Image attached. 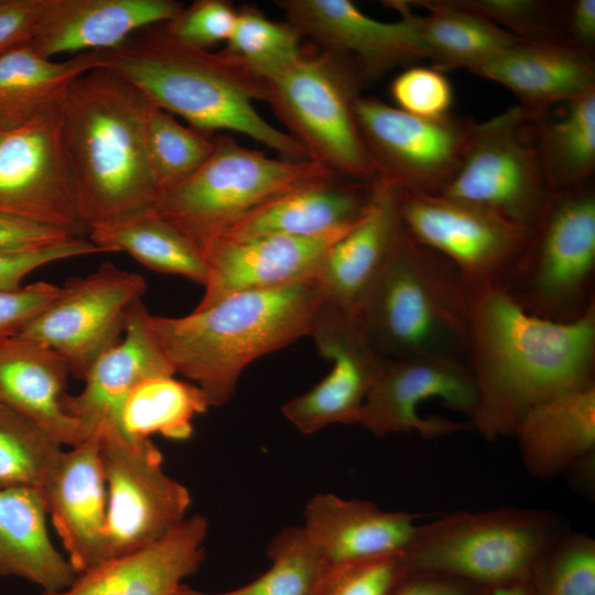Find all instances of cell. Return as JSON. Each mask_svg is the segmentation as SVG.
<instances>
[{"label": "cell", "mask_w": 595, "mask_h": 595, "mask_svg": "<svg viewBox=\"0 0 595 595\" xmlns=\"http://www.w3.org/2000/svg\"><path fill=\"white\" fill-rule=\"evenodd\" d=\"M467 364L472 430L486 441L513 435L534 405L595 386V304L563 323L527 313L501 288L474 290Z\"/></svg>", "instance_id": "6da1fadb"}, {"label": "cell", "mask_w": 595, "mask_h": 595, "mask_svg": "<svg viewBox=\"0 0 595 595\" xmlns=\"http://www.w3.org/2000/svg\"><path fill=\"white\" fill-rule=\"evenodd\" d=\"M153 105L127 79L101 66L75 79L60 99L61 140L89 231L156 210L162 193L144 140Z\"/></svg>", "instance_id": "7a4b0ae2"}, {"label": "cell", "mask_w": 595, "mask_h": 595, "mask_svg": "<svg viewBox=\"0 0 595 595\" xmlns=\"http://www.w3.org/2000/svg\"><path fill=\"white\" fill-rule=\"evenodd\" d=\"M99 66L120 75L154 105L201 132H238L283 159L309 160L298 140L256 110L253 101H264L261 76L223 51L213 53L175 40L163 23L99 52Z\"/></svg>", "instance_id": "3957f363"}, {"label": "cell", "mask_w": 595, "mask_h": 595, "mask_svg": "<svg viewBox=\"0 0 595 595\" xmlns=\"http://www.w3.org/2000/svg\"><path fill=\"white\" fill-rule=\"evenodd\" d=\"M324 301L315 275L235 293L181 317L150 313L149 324L175 375L192 380L217 408L232 399L252 361L309 336Z\"/></svg>", "instance_id": "277c9868"}, {"label": "cell", "mask_w": 595, "mask_h": 595, "mask_svg": "<svg viewBox=\"0 0 595 595\" xmlns=\"http://www.w3.org/2000/svg\"><path fill=\"white\" fill-rule=\"evenodd\" d=\"M473 291L452 262L401 223L355 314L385 358L441 356L467 364Z\"/></svg>", "instance_id": "5b68a950"}, {"label": "cell", "mask_w": 595, "mask_h": 595, "mask_svg": "<svg viewBox=\"0 0 595 595\" xmlns=\"http://www.w3.org/2000/svg\"><path fill=\"white\" fill-rule=\"evenodd\" d=\"M567 530L558 513L545 509L458 510L418 524L402 554L411 570L496 588L527 582Z\"/></svg>", "instance_id": "8992f818"}, {"label": "cell", "mask_w": 595, "mask_h": 595, "mask_svg": "<svg viewBox=\"0 0 595 595\" xmlns=\"http://www.w3.org/2000/svg\"><path fill=\"white\" fill-rule=\"evenodd\" d=\"M364 85L337 55L302 53L264 79V102L306 151L335 175L376 182L378 173L361 137L355 106Z\"/></svg>", "instance_id": "52a82bcc"}, {"label": "cell", "mask_w": 595, "mask_h": 595, "mask_svg": "<svg viewBox=\"0 0 595 595\" xmlns=\"http://www.w3.org/2000/svg\"><path fill=\"white\" fill-rule=\"evenodd\" d=\"M595 187L553 192L501 289L523 311L572 322L595 304Z\"/></svg>", "instance_id": "ba28073f"}, {"label": "cell", "mask_w": 595, "mask_h": 595, "mask_svg": "<svg viewBox=\"0 0 595 595\" xmlns=\"http://www.w3.org/2000/svg\"><path fill=\"white\" fill-rule=\"evenodd\" d=\"M331 176L314 161L269 158L220 134L198 170L162 194L156 213L202 249L269 199Z\"/></svg>", "instance_id": "9c48e42d"}, {"label": "cell", "mask_w": 595, "mask_h": 595, "mask_svg": "<svg viewBox=\"0 0 595 595\" xmlns=\"http://www.w3.org/2000/svg\"><path fill=\"white\" fill-rule=\"evenodd\" d=\"M439 195L532 230L551 195L537 151L534 111L517 105L476 122L459 169Z\"/></svg>", "instance_id": "30bf717a"}, {"label": "cell", "mask_w": 595, "mask_h": 595, "mask_svg": "<svg viewBox=\"0 0 595 595\" xmlns=\"http://www.w3.org/2000/svg\"><path fill=\"white\" fill-rule=\"evenodd\" d=\"M378 180L401 191L439 195L456 174L476 121L454 116L421 118L360 96L355 106Z\"/></svg>", "instance_id": "8fae6325"}, {"label": "cell", "mask_w": 595, "mask_h": 595, "mask_svg": "<svg viewBox=\"0 0 595 595\" xmlns=\"http://www.w3.org/2000/svg\"><path fill=\"white\" fill-rule=\"evenodd\" d=\"M99 435L107 487L108 560L171 532L185 520L192 499L188 489L165 473L162 453L150 439Z\"/></svg>", "instance_id": "7c38bea8"}, {"label": "cell", "mask_w": 595, "mask_h": 595, "mask_svg": "<svg viewBox=\"0 0 595 595\" xmlns=\"http://www.w3.org/2000/svg\"><path fill=\"white\" fill-rule=\"evenodd\" d=\"M399 213L408 232L458 270L473 290L501 288L531 230L482 206L400 190Z\"/></svg>", "instance_id": "4fadbf2b"}, {"label": "cell", "mask_w": 595, "mask_h": 595, "mask_svg": "<svg viewBox=\"0 0 595 595\" xmlns=\"http://www.w3.org/2000/svg\"><path fill=\"white\" fill-rule=\"evenodd\" d=\"M147 291L136 272L102 263L73 278L58 296L18 336L39 342L66 363L71 376L84 380L95 361L123 336L128 316Z\"/></svg>", "instance_id": "5bb4252c"}, {"label": "cell", "mask_w": 595, "mask_h": 595, "mask_svg": "<svg viewBox=\"0 0 595 595\" xmlns=\"http://www.w3.org/2000/svg\"><path fill=\"white\" fill-rule=\"evenodd\" d=\"M57 104L23 126L0 129V213L88 238L61 140Z\"/></svg>", "instance_id": "9a60e30c"}, {"label": "cell", "mask_w": 595, "mask_h": 595, "mask_svg": "<svg viewBox=\"0 0 595 595\" xmlns=\"http://www.w3.org/2000/svg\"><path fill=\"white\" fill-rule=\"evenodd\" d=\"M429 399H439L443 405L469 420L477 404L469 366L441 356L385 358L358 424L378 437L416 432L424 439H434L472 430L468 421L421 416L418 405Z\"/></svg>", "instance_id": "2e32d148"}, {"label": "cell", "mask_w": 595, "mask_h": 595, "mask_svg": "<svg viewBox=\"0 0 595 595\" xmlns=\"http://www.w3.org/2000/svg\"><path fill=\"white\" fill-rule=\"evenodd\" d=\"M329 372L282 407L285 419L309 435L333 424H358L370 388L385 360L354 312L324 301L310 331Z\"/></svg>", "instance_id": "e0dca14e"}, {"label": "cell", "mask_w": 595, "mask_h": 595, "mask_svg": "<svg viewBox=\"0 0 595 595\" xmlns=\"http://www.w3.org/2000/svg\"><path fill=\"white\" fill-rule=\"evenodd\" d=\"M302 35L343 58L364 86L397 66L424 58L415 14L407 1H388L400 13L394 22L372 19L349 0H278Z\"/></svg>", "instance_id": "ac0fdd59"}, {"label": "cell", "mask_w": 595, "mask_h": 595, "mask_svg": "<svg viewBox=\"0 0 595 595\" xmlns=\"http://www.w3.org/2000/svg\"><path fill=\"white\" fill-rule=\"evenodd\" d=\"M345 232L317 238L269 235L210 240L202 248L208 277L195 310L235 293L279 288L317 275L329 248Z\"/></svg>", "instance_id": "d6986e66"}, {"label": "cell", "mask_w": 595, "mask_h": 595, "mask_svg": "<svg viewBox=\"0 0 595 595\" xmlns=\"http://www.w3.org/2000/svg\"><path fill=\"white\" fill-rule=\"evenodd\" d=\"M100 435L64 450L40 491L66 558L79 573L106 560L107 487Z\"/></svg>", "instance_id": "ffe728a7"}, {"label": "cell", "mask_w": 595, "mask_h": 595, "mask_svg": "<svg viewBox=\"0 0 595 595\" xmlns=\"http://www.w3.org/2000/svg\"><path fill=\"white\" fill-rule=\"evenodd\" d=\"M143 300L128 316L121 339L105 351L84 378L77 394L66 393L65 411L91 435L119 434V420L130 392L144 379L175 376L149 324Z\"/></svg>", "instance_id": "44dd1931"}, {"label": "cell", "mask_w": 595, "mask_h": 595, "mask_svg": "<svg viewBox=\"0 0 595 595\" xmlns=\"http://www.w3.org/2000/svg\"><path fill=\"white\" fill-rule=\"evenodd\" d=\"M207 532L205 517H186L156 541L79 572L63 591L41 595H176L205 560Z\"/></svg>", "instance_id": "7402d4cb"}, {"label": "cell", "mask_w": 595, "mask_h": 595, "mask_svg": "<svg viewBox=\"0 0 595 595\" xmlns=\"http://www.w3.org/2000/svg\"><path fill=\"white\" fill-rule=\"evenodd\" d=\"M183 8L174 0H45L28 44L46 58L107 51Z\"/></svg>", "instance_id": "603a6c76"}, {"label": "cell", "mask_w": 595, "mask_h": 595, "mask_svg": "<svg viewBox=\"0 0 595 595\" xmlns=\"http://www.w3.org/2000/svg\"><path fill=\"white\" fill-rule=\"evenodd\" d=\"M375 187L376 182L338 176L314 181L269 199L217 238L240 240L269 235L317 238L343 234L369 209Z\"/></svg>", "instance_id": "cb8c5ba5"}, {"label": "cell", "mask_w": 595, "mask_h": 595, "mask_svg": "<svg viewBox=\"0 0 595 595\" xmlns=\"http://www.w3.org/2000/svg\"><path fill=\"white\" fill-rule=\"evenodd\" d=\"M303 516L302 528L327 567L402 553L418 527L413 513L334 494L314 495Z\"/></svg>", "instance_id": "d4e9b609"}, {"label": "cell", "mask_w": 595, "mask_h": 595, "mask_svg": "<svg viewBox=\"0 0 595 595\" xmlns=\"http://www.w3.org/2000/svg\"><path fill=\"white\" fill-rule=\"evenodd\" d=\"M69 377L64 359L39 342L15 336L0 344V404L73 447L90 435L64 409Z\"/></svg>", "instance_id": "484cf974"}, {"label": "cell", "mask_w": 595, "mask_h": 595, "mask_svg": "<svg viewBox=\"0 0 595 595\" xmlns=\"http://www.w3.org/2000/svg\"><path fill=\"white\" fill-rule=\"evenodd\" d=\"M399 196L398 187L377 180L369 209L329 248L316 275L326 302L355 313L401 226Z\"/></svg>", "instance_id": "4316f807"}, {"label": "cell", "mask_w": 595, "mask_h": 595, "mask_svg": "<svg viewBox=\"0 0 595 595\" xmlns=\"http://www.w3.org/2000/svg\"><path fill=\"white\" fill-rule=\"evenodd\" d=\"M513 436L524 468L540 480L553 479L589 459L595 451V386L534 405Z\"/></svg>", "instance_id": "83f0119b"}, {"label": "cell", "mask_w": 595, "mask_h": 595, "mask_svg": "<svg viewBox=\"0 0 595 595\" xmlns=\"http://www.w3.org/2000/svg\"><path fill=\"white\" fill-rule=\"evenodd\" d=\"M472 73L512 91L523 107L542 110L595 89V63L569 46L520 42Z\"/></svg>", "instance_id": "f1b7e54d"}, {"label": "cell", "mask_w": 595, "mask_h": 595, "mask_svg": "<svg viewBox=\"0 0 595 595\" xmlns=\"http://www.w3.org/2000/svg\"><path fill=\"white\" fill-rule=\"evenodd\" d=\"M47 518L40 489H0V576L24 578L42 592L73 583L78 572L52 542Z\"/></svg>", "instance_id": "f546056e"}, {"label": "cell", "mask_w": 595, "mask_h": 595, "mask_svg": "<svg viewBox=\"0 0 595 595\" xmlns=\"http://www.w3.org/2000/svg\"><path fill=\"white\" fill-rule=\"evenodd\" d=\"M99 66V52L56 61L29 44L0 56V129H14L56 105L69 85Z\"/></svg>", "instance_id": "4dcf8cb0"}, {"label": "cell", "mask_w": 595, "mask_h": 595, "mask_svg": "<svg viewBox=\"0 0 595 595\" xmlns=\"http://www.w3.org/2000/svg\"><path fill=\"white\" fill-rule=\"evenodd\" d=\"M533 111L537 151L550 192L594 182L595 89Z\"/></svg>", "instance_id": "1f68e13d"}, {"label": "cell", "mask_w": 595, "mask_h": 595, "mask_svg": "<svg viewBox=\"0 0 595 595\" xmlns=\"http://www.w3.org/2000/svg\"><path fill=\"white\" fill-rule=\"evenodd\" d=\"M88 239L107 252H127L158 272L205 285L208 268L202 249L156 210L93 227Z\"/></svg>", "instance_id": "d6a6232c"}, {"label": "cell", "mask_w": 595, "mask_h": 595, "mask_svg": "<svg viewBox=\"0 0 595 595\" xmlns=\"http://www.w3.org/2000/svg\"><path fill=\"white\" fill-rule=\"evenodd\" d=\"M428 10L415 14V24L424 58L444 72L474 67L517 45L518 37L491 22L466 11L447 7L440 0L407 1Z\"/></svg>", "instance_id": "836d02e7"}, {"label": "cell", "mask_w": 595, "mask_h": 595, "mask_svg": "<svg viewBox=\"0 0 595 595\" xmlns=\"http://www.w3.org/2000/svg\"><path fill=\"white\" fill-rule=\"evenodd\" d=\"M204 392L175 376H155L141 381L126 399L119 435L139 441L159 434L174 441L188 440L194 419L208 410Z\"/></svg>", "instance_id": "e575fe53"}, {"label": "cell", "mask_w": 595, "mask_h": 595, "mask_svg": "<svg viewBox=\"0 0 595 595\" xmlns=\"http://www.w3.org/2000/svg\"><path fill=\"white\" fill-rule=\"evenodd\" d=\"M270 567L250 583L225 592H203L182 584L176 595H313L328 569L302 526L285 527L271 540Z\"/></svg>", "instance_id": "d590c367"}, {"label": "cell", "mask_w": 595, "mask_h": 595, "mask_svg": "<svg viewBox=\"0 0 595 595\" xmlns=\"http://www.w3.org/2000/svg\"><path fill=\"white\" fill-rule=\"evenodd\" d=\"M144 140L150 167L162 194L198 170L214 149L213 136L183 126L156 105L147 116Z\"/></svg>", "instance_id": "8d00e7d4"}, {"label": "cell", "mask_w": 595, "mask_h": 595, "mask_svg": "<svg viewBox=\"0 0 595 595\" xmlns=\"http://www.w3.org/2000/svg\"><path fill=\"white\" fill-rule=\"evenodd\" d=\"M63 451L40 426L0 404V489H41Z\"/></svg>", "instance_id": "74e56055"}, {"label": "cell", "mask_w": 595, "mask_h": 595, "mask_svg": "<svg viewBox=\"0 0 595 595\" xmlns=\"http://www.w3.org/2000/svg\"><path fill=\"white\" fill-rule=\"evenodd\" d=\"M302 39L290 22L271 20L256 7L244 6L223 52L267 79L302 53Z\"/></svg>", "instance_id": "f35d334b"}, {"label": "cell", "mask_w": 595, "mask_h": 595, "mask_svg": "<svg viewBox=\"0 0 595 595\" xmlns=\"http://www.w3.org/2000/svg\"><path fill=\"white\" fill-rule=\"evenodd\" d=\"M528 583L531 595H595V540L567 530L540 558Z\"/></svg>", "instance_id": "ab89813d"}, {"label": "cell", "mask_w": 595, "mask_h": 595, "mask_svg": "<svg viewBox=\"0 0 595 595\" xmlns=\"http://www.w3.org/2000/svg\"><path fill=\"white\" fill-rule=\"evenodd\" d=\"M476 14L523 42L565 45L562 1L440 0ZM570 47V46H569Z\"/></svg>", "instance_id": "60d3db41"}, {"label": "cell", "mask_w": 595, "mask_h": 595, "mask_svg": "<svg viewBox=\"0 0 595 595\" xmlns=\"http://www.w3.org/2000/svg\"><path fill=\"white\" fill-rule=\"evenodd\" d=\"M407 569L402 553L332 566L313 595H388Z\"/></svg>", "instance_id": "b9f144b4"}, {"label": "cell", "mask_w": 595, "mask_h": 595, "mask_svg": "<svg viewBox=\"0 0 595 595\" xmlns=\"http://www.w3.org/2000/svg\"><path fill=\"white\" fill-rule=\"evenodd\" d=\"M238 9L226 0H197L163 23L175 40L199 50L227 42L235 29Z\"/></svg>", "instance_id": "7bdbcfd3"}, {"label": "cell", "mask_w": 595, "mask_h": 595, "mask_svg": "<svg viewBox=\"0 0 595 595\" xmlns=\"http://www.w3.org/2000/svg\"><path fill=\"white\" fill-rule=\"evenodd\" d=\"M390 94L397 108L421 118L450 115L453 89L443 72L432 67L412 66L396 76Z\"/></svg>", "instance_id": "ee69618b"}, {"label": "cell", "mask_w": 595, "mask_h": 595, "mask_svg": "<svg viewBox=\"0 0 595 595\" xmlns=\"http://www.w3.org/2000/svg\"><path fill=\"white\" fill-rule=\"evenodd\" d=\"M105 252L88 238L74 237L32 248L0 250V291L22 286L26 275L48 263Z\"/></svg>", "instance_id": "f6af8a7d"}, {"label": "cell", "mask_w": 595, "mask_h": 595, "mask_svg": "<svg viewBox=\"0 0 595 595\" xmlns=\"http://www.w3.org/2000/svg\"><path fill=\"white\" fill-rule=\"evenodd\" d=\"M60 292L61 286L45 281L0 291V344L18 336Z\"/></svg>", "instance_id": "bcb514c9"}, {"label": "cell", "mask_w": 595, "mask_h": 595, "mask_svg": "<svg viewBox=\"0 0 595 595\" xmlns=\"http://www.w3.org/2000/svg\"><path fill=\"white\" fill-rule=\"evenodd\" d=\"M45 0H0V56L28 44Z\"/></svg>", "instance_id": "7dc6e473"}, {"label": "cell", "mask_w": 595, "mask_h": 595, "mask_svg": "<svg viewBox=\"0 0 595 595\" xmlns=\"http://www.w3.org/2000/svg\"><path fill=\"white\" fill-rule=\"evenodd\" d=\"M469 582L411 569L402 574L388 595H488Z\"/></svg>", "instance_id": "c3c4849f"}, {"label": "cell", "mask_w": 595, "mask_h": 595, "mask_svg": "<svg viewBox=\"0 0 595 595\" xmlns=\"http://www.w3.org/2000/svg\"><path fill=\"white\" fill-rule=\"evenodd\" d=\"M69 237L57 228L0 213V250L32 248Z\"/></svg>", "instance_id": "681fc988"}, {"label": "cell", "mask_w": 595, "mask_h": 595, "mask_svg": "<svg viewBox=\"0 0 595 595\" xmlns=\"http://www.w3.org/2000/svg\"><path fill=\"white\" fill-rule=\"evenodd\" d=\"M563 25L567 46L595 57V0L562 1Z\"/></svg>", "instance_id": "f907efd6"}]
</instances>
